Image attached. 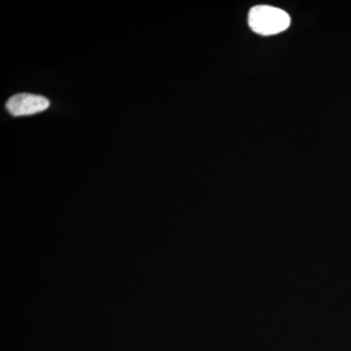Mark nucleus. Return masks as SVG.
Here are the masks:
<instances>
[{
  "label": "nucleus",
  "instance_id": "f257e3e1",
  "mask_svg": "<svg viewBox=\"0 0 351 351\" xmlns=\"http://www.w3.org/2000/svg\"><path fill=\"white\" fill-rule=\"evenodd\" d=\"M249 25L254 32L263 36H272L287 29L290 16L281 9L269 5L253 7L249 13Z\"/></svg>",
  "mask_w": 351,
  "mask_h": 351
},
{
  "label": "nucleus",
  "instance_id": "f03ea898",
  "mask_svg": "<svg viewBox=\"0 0 351 351\" xmlns=\"http://www.w3.org/2000/svg\"><path fill=\"white\" fill-rule=\"evenodd\" d=\"M50 101L39 95L22 93L11 97L6 103V108L14 117H25L43 112L49 108Z\"/></svg>",
  "mask_w": 351,
  "mask_h": 351
}]
</instances>
